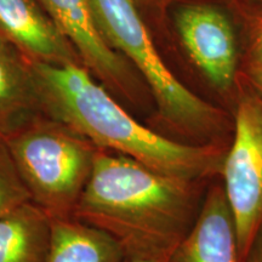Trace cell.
Listing matches in <instances>:
<instances>
[{"label":"cell","instance_id":"5","mask_svg":"<svg viewBox=\"0 0 262 262\" xmlns=\"http://www.w3.org/2000/svg\"><path fill=\"white\" fill-rule=\"evenodd\" d=\"M168 32L170 44L232 111L245 51L241 18L212 0H176L168 11Z\"/></svg>","mask_w":262,"mask_h":262},{"label":"cell","instance_id":"7","mask_svg":"<svg viewBox=\"0 0 262 262\" xmlns=\"http://www.w3.org/2000/svg\"><path fill=\"white\" fill-rule=\"evenodd\" d=\"M40 3L73 45L81 63L107 90L134 106L148 102L152 96L145 81L101 34L89 0H40Z\"/></svg>","mask_w":262,"mask_h":262},{"label":"cell","instance_id":"19","mask_svg":"<svg viewBox=\"0 0 262 262\" xmlns=\"http://www.w3.org/2000/svg\"><path fill=\"white\" fill-rule=\"evenodd\" d=\"M169 256H124L122 262H168Z\"/></svg>","mask_w":262,"mask_h":262},{"label":"cell","instance_id":"11","mask_svg":"<svg viewBox=\"0 0 262 262\" xmlns=\"http://www.w3.org/2000/svg\"><path fill=\"white\" fill-rule=\"evenodd\" d=\"M120 244L102 229L74 217H51L45 262H122Z\"/></svg>","mask_w":262,"mask_h":262},{"label":"cell","instance_id":"12","mask_svg":"<svg viewBox=\"0 0 262 262\" xmlns=\"http://www.w3.org/2000/svg\"><path fill=\"white\" fill-rule=\"evenodd\" d=\"M51 217L28 202L0 217V262H45Z\"/></svg>","mask_w":262,"mask_h":262},{"label":"cell","instance_id":"17","mask_svg":"<svg viewBox=\"0 0 262 262\" xmlns=\"http://www.w3.org/2000/svg\"><path fill=\"white\" fill-rule=\"evenodd\" d=\"M242 77L248 86L262 100V63L243 58Z\"/></svg>","mask_w":262,"mask_h":262},{"label":"cell","instance_id":"9","mask_svg":"<svg viewBox=\"0 0 262 262\" xmlns=\"http://www.w3.org/2000/svg\"><path fill=\"white\" fill-rule=\"evenodd\" d=\"M168 262H241L237 231L222 183H211L206 189L194 224Z\"/></svg>","mask_w":262,"mask_h":262},{"label":"cell","instance_id":"1","mask_svg":"<svg viewBox=\"0 0 262 262\" xmlns=\"http://www.w3.org/2000/svg\"><path fill=\"white\" fill-rule=\"evenodd\" d=\"M41 112L97 148L119 153L173 178L211 181L229 145L173 140L135 119L84 64L32 61Z\"/></svg>","mask_w":262,"mask_h":262},{"label":"cell","instance_id":"16","mask_svg":"<svg viewBox=\"0 0 262 262\" xmlns=\"http://www.w3.org/2000/svg\"><path fill=\"white\" fill-rule=\"evenodd\" d=\"M212 2L220 3L233 11L241 18L243 26L262 14V0H212Z\"/></svg>","mask_w":262,"mask_h":262},{"label":"cell","instance_id":"6","mask_svg":"<svg viewBox=\"0 0 262 262\" xmlns=\"http://www.w3.org/2000/svg\"><path fill=\"white\" fill-rule=\"evenodd\" d=\"M231 113L233 131L220 178L233 216L242 262L262 234V100L243 77Z\"/></svg>","mask_w":262,"mask_h":262},{"label":"cell","instance_id":"8","mask_svg":"<svg viewBox=\"0 0 262 262\" xmlns=\"http://www.w3.org/2000/svg\"><path fill=\"white\" fill-rule=\"evenodd\" d=\"M0 34L33 62L81 63L40 0H0Z\"/></svg>","mask_w":262,"mask_h":262},{"label":"cell","instance_id":"10","mask_svg":"<svg viewBox=\"0 0 262 262\" xmlns=\"http://www.w3.org/2000/svg\"><path fill=\"white\" fill-rule=\"evenodd\" d=\"M42 113L32 61L0 34V135Z\"/></svg>","mask_w":262,"mask_h":262},{"label":"cell","instance_id":"18","mask_svg":"<svg viewBox=\"0 0 262 262\" xmlns=\"http://www.w3.org/2000/svg\"><path fill=\"white\" fill-rule=\"evenodd\" d=\"M242 262H262V234L255 239L254 244Z\"/></svg>","mask_w":262,"mask_h":262},{"label":"cell","instance_id":"3","mask_svg":"<svg viewBox=\"0 0 262 262\" xmlns=\"http://www.w3.org/2000/svg\"><path fill=\"white\" fill-rule=\"evenodd\" d=\"M101 34L145 81L166 129L189 143L228 145L232 113L186 86L172 73L133 0H89Z\"/></svg>","mask_w":262,"mask_h":262},{"label":"cell","instance_id":"4","mask_svg":"<svg viewBox=\"0 0 262 262\" xmlns=\"http://www.w3.org/2000/svg\"><path fill=\"white\" fill-rule=\"evenodd\" d=\"M2 136L32 202L50 217L73 216L100 148L44 113Z\"/></svg>","mask_w":262,"mask_h":262},{"label":"cell","instance_id":"2","mask_svg":"<svg viewBox=\"0 0 262 262\" xmlns=\"http://www.w3.org/2000/svg\"><path fill=\"white\" fill-rule=\"evenodd\" d=\"M205 185L98 149L73 216L112 235L124 256H170L194 224Z\"/></svg>","mask_w":262,"mask_h":262},{"label":"cell","instance_id":"14","mask_svg":"<svg viewBox=\"0 0 262 262\" xmlns=\"http://www.w3.org/2000/svg\"><path fill=\"white\" fill-rule=\"evenodd\" d=\"M137 9L142 14L147 25H155L158 32L162 33L163 37L169 42L168 32V11L176 0H133Z\"/></svg>","mask_w":262,"mask_h":262},{"label":"cell","instance_id":"15","mask_svg":"<svg viewBox=\"0 0 262 262\" xmlns=\"http://www.w3.org/2000/svg\"><path fill=\"white\" fill-rule=\"evenodd\" d=\"M244 57L262 63V14L243 26Z\"/></svg>","mask_w":262,"mask_h":262},{"label":"cell","instance_id":"13","mask_svg":"<svg viewBox=\"0 0 262 262\" xmlns=\"http://www.w3.org/2000/svg\"><path fill=\"white\" fill-rule=\"evenodd\" d=\"M32 202L28 189L19 178L14 160L0 135V217Z\"/></svg>","mask_w":262,"mask_h":262}]
</instances>
